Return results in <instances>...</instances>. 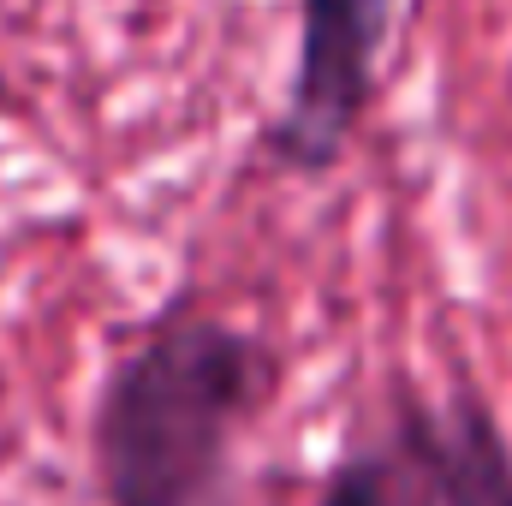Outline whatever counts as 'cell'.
I'll return each mask as SVG.
<instances>
[{
  "label": "cell",
  "instance_id": "obj_1",
  "mask_svg": "<svg viewBox=\"0 0 512 506\" xmlns=\"http://www.w3.org/2000/svg\"><path fill=\"white\" fill-rule=\"evenodd\" d=\"M274 376V352L233 322H155L96 399L90 441L108 506H239V441Z\"/></svg>",
  "mask_w": 512,
  "mask_h": 506
},
{
  "label": "cell",
  "instance_id": "obj_2",
  "mask_svg": "<svg viewBox=\"0 0 512 506\" xmlns=\"http://www.w3.org/2000/svg\"><path fill=\"white\" fill-rule=\"evenodd\" d=\"M399 0H304L298 6V60L286 102L268 126L280 167L322 179L340 167L376 102V66L393 36Z\"/></svg>",
  "mask_w": 512,
  "mask_h": 506
},
{
  "label": "cell",
  "instance_id": "obj_3",
  "mask_svg": "<svg viewBox=\"0 0 512 506\" xmlns=\"http://www.w3.org/2000/svg\"><path fill=\"white\" fill-rule=\"evenodd\" d=\"M399 435L429 465L441 506H512V441L477 387H453L441 411L405 399Z\"/></svg>",
  "mask_w": 512,
  "mask_h": 506
},
{
  "label": "cell",
  "instance_id": "obj_4",
  "mask_svg": "<svg viewBox=\"0 0 512 506\" xmlns=\"http://www.w3.org/2000/svg\"><path fill=\"white\" fill-rule=\"evenodd\" d=\"M316 506H441L429 465L399 435L393 447H358L334 465Z\"/></svg>",
  "mask_w": 512,
  "mask_h": 506
}]
</instances>
